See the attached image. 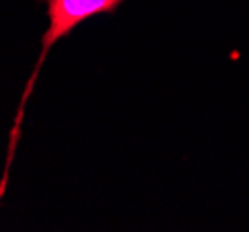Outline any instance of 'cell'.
<instances>
[{
  "mask_svg": "<svg viewBox=\"0 0 249 232\" xmlns=\"http://www.w3.org/2000/svg\"><path fill=\"white\" fill-rule=\"evenodd\" d=\"M47 2V21L49 26L41 37V50L39 56L34 64L32 74L26 82V87L21 95V102L17 108V116L13 121V128H11L10 136V147H8V158H6V166H4V177L0 180V199L6 191L8 186V179H10V167L13 156H15V147L19 143L21 137V125L24 119V112H26V104L30 99L36 80L39 78V73L43 69V64L47 60V56L54 49V45L67 37L73 32L76 26H80L84 21H89L97 15H106V13H114L124 0H45Z\"/></svg>",
  "mask_w": 249,
  "mask_h": 232,
  "instance_id": "6da1fadb",
  "label": "cell"
}]
</instances>
